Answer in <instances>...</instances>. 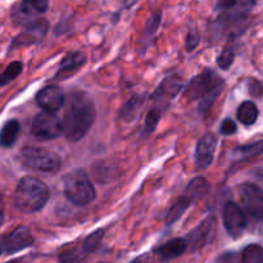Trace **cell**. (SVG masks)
Wrapping results in <instances>:
<instances>
[{
    "label": "cell",
    "mask_w": 263,
    "mask_h": 263,
    "mask_svg": "<svg viewBox=\"0 0 263 263\" xmlns=\"http://www.w3.org/2000/svg\"><path fill=\"white\" fill-rule=\"evenodd\" d=\"M62 135L71 143L85 138L97 118V109L91 98L81 90H74L64 98Z\"/></svg>",
    "instance_id": "obj_1"
},
{
    "label": "cell",
    "mask_w": 263,
    "mask_h": 263,
    "mask_svg": "<svg viewBox=\"0 0 263 263\" xmlns=\"http://www.w3.org/2000/svg\"><path fill=\"white\" fill-rule=\"evenodd\" d=\"M256 5L257 0H216V25L222 32L241 33Z\"/></svg>",
    "instance_id": "obj_2"
},
{
    "label": "cell",
    "mask_w": 263,
    "mask_h": 263,
    "mask_svg": "<svg viewBox=\"0 0 263 263\" xmlns=\"http://www.w3.org/2000/svg\"><path fill=\"white\" fill-rule=\"evenodd\" d=\"M223 86H225L223 79H221L212 69H205L189 82L185 89V98L190 102L199 100L198 109L199 112L205 113L212 107L215 100L220 97Z\"/></svg>",
    "instance_id": "obj_3"
},
{
    "label": "cell",
    "mask_w": 263,
    "mask_h": 263,
    "mask_svg": "<svg viewBox=\"0 0 263 263\" xmlns=\"http://www.w3.org/2000/svg\"><path fill=\"white\" fill-rule=\"evenodd\" d=\"M49 195L48 186L41 180L26 176L18 182L13 194V202L22 213H35L45 207Z\"/></svg>",
    "instance_id": "obj_4"
},
{
    "label": "cell",
    "mask_w": 263,
    "mask_h": 263,
    "mask_svg": "<svg viewBox=\"0 0 263 263\" xmlns=\"http://www.w3.org/2000/svg\"><path fill=\"white\" fill-rule=\"evenodd\" d=\"M63 189L67 199L77 205L90 204L97 197L94 185L84 170H76L66 175Z\"/></svg>",
    "instance_id": "obj_5"
},
{
    "label": "cell",
    "mask_w": 263,
    "mask_h": 263,
    "mask_svg": "<svg viewBox=\"0 0 263 263\" xmlns=\"http://www.w3.org/2000/svg\"><path fill=\"white\" fill-rule=\"evenodd\" d=\"M23 166L43 172H57L62 167V159L54 152L36 146H25L21 151Z\"/></svg>",
    "instance_id": "obj_6"
},
{
    "label": "cell",
    "mask_w": 263,
    "mask_h": 263,
    "mask_svg": "<svg viewBox=\"0 0 263 263\" xmlns=\"http://www.w3.org/2000/svg\"><path fill=\"white\" fill-rule=\"evenodd\" d=\"M33 138L40 141H49L58 139L62 135V121L55 113L44 112L39 113L32 122Z\"/></svg>",
    "instance_id": "obj_7"
},
{
    "label": "cell",
    "mask_w": 263,
    "mask_h": 263,
    "mask_svg": "<svg viewBox=\"0 0 263 263\" xmlns=\"http://www.w3.org/2000/svg\"><path fill=\"white\" fill-rule=\"evenodd\" d=\"M239 197L244 213H248L253 220L261 222L263 216V193L261 187L253 182H246L239 186Z\"/></svg>",
    "instance_id": "obj_8"
},
{
    "label": "cell",
    "mask_w": 263,
    "mask_h": 263,
    "mask_svg": "<svg viewBox=\"0 0 263 263\" xmlns=\"http://www.w3.org/2000/svg\"><path fill=\"white\" fill-rule=\"evenodd\" d=\"M50 0H21L13 5L12 20L15 25H26L31 21L37 20L49 9Z\"/></svg>",
    "instance_id": "obj_9"
},
{
    "label": "cell",
    "mask_w": 263,
    "mask_h": 263,
    "mask_svg": "<svg viewBox=\"0 0 263 263\" xmlns=\"http://www.w3.org/2000/svg\"><path fill=\"white\" fill-rule=\"evenodd\" d=\"M223 226L229 235L234 239H238L243 235L247 229V216L240 205L234 202H228L223 207L222 212Z\"/></svg>",
    "instance_id": "obj_10"
},
{
    "label": "cell",
    "mask_w": 263,
    "mask_h": 263,
    "mask_svg": "<svg viewBox=\"0 0 263 263\" xmlns=\"http://www.w3.org/2000/svg\"><path fill=\"white\" fill-rule=\"evenodd\" d=\"M23 26H25V28L13 40L10 49H14L15 46L18 48V46H26L37 43V41L43 40L49 30V22L45 18H37V20L31 21Z\"/></svg>",
    "instance_id": "obj_11"
},
{
    "label": "cell",
    "mask_w": 263,
    "mask_h": 263,
    "mask_svg": "<svg viewBox=\"0 0 263 263\" xmlns=\"http://www.w3.org/2000/svg\"><path fill=\"white\" fill-rule=\"evenodd\" d=\"M216 229H217V223H216L215 217H208L205 218L203 222H200L197 228L193 231H190L187 238L185 239L187 243V247L189 244L192 246V248L194 251L197 249L204 248L205 246L211 243L213 240V236H215Z\"/></svg>",
    "instance_id": "obj_12"
},
{
    "label": "cell",
    "mask_w": 263,
    "mask_h": 263,
    "mask_svg": "<svg viewBox=\"0 0 263 263\" xmlns=\"http://www.w3.org/2000/svg\"><path fill=\"white\" fill-rule=\"evenodd\" d=\"M33 241L35 239H33L30 229L26 226H18L12 233L3 238L2 248L7 254H14L32 246Z\"/></svg>",
    "instance_id": "obj_13"
},
{
    "label": "cell",
    "mask_w": 263,
    "mask_h": 263,
    "mask_svg": "<svg viewBox=\"0 0 263 263\" xmlns=\"http://www.w3.org/2000/svg\"><path fill=\"white\" fill-rule=\"evenodd\" d=\"M181 90V77L177 76V74H171V76L166 77V79L159 84V86L157 87V90L154 91L153 97L152 98H153V100L157 103L158 107L164 109V108L170 104V102H171Z\"/></svg>",
    "instance_id": "obj_14"
},
{
    "label": "cell",
    "mask_w": 263,
    "mask_h": 263,
    "mask_svg": "<svg viewBox=\"0 0 263 263\" xmlns=\"http://www.w3.org/2000/svg\"><path fill=\"white\" fill-rule=\"evenodd\" d=\"M64 98L66 95L61 87L57 85H49L36 94V103L43 110L57 113L63 108Z\"/></svg>",
    "instance_id": "obj_15"
},
{
    "label": "cell",
    "mask_w": 263,
    "mask_h": 263,
    "mask_svg": "<svg viewBox=\"0 0 263 263\" xmlns=\"http://www.w3.org/2000/svg\"><path fill=\"white\" fill-rule=\"evenodd\" d=\"M217 138L212 133H207L199 139L195 149V166L198 170H204L212 164L215 159Z\"/></svg>",
    "instance_id": "obj_16"
},
{
    "label": "cell",
    "mask_w": 263,
    "mask_h": 263,
    "mask_svg": "<svg viewBox=\"0 0 263 263\" xmlns=\"http://www.w3.org/2000/svg\"><path fill=\"white\" fill-rule=\"evenodd\" d=\"M86 61V54H85L84 51H71V53H68L63 59H62L61 64H59L58 67V71L54 74V79L64 80L67 79V77L72 76V74L76 73L77 71H80V68H81L82 66H85Z\"/></svg>",
    "instance_id": "obj_17"
},
{
    "label": "cell",
    "mask_w": 263,
    "mask_h": 263,
    "mask_svg": "<svg viewBox=\"0 0 263 263\" xmlns=\"http://www.w3.org/2000/svg\"><path fill=\"white\" fill-rule=\"evenodd\" d=\"M186 249H187L186 240L182 238H176L167 241V243H164L163 246H161L159 248H157L156 254L162 262H168V261H172V259L177 258V257L182 256V254L186 252Z\"/></svg>",
    "instance_id": "obj_18"
},
{
    "label": "cell",
    "mask_w": 263,
    "mask_h": 263,
    "mask_svg": "<svg viewBox=\"0 0 263 263\" xmlns=\"http://www.w3.org/2000/svg\"><path fill=\"white\" fill-rule=\"evenodd\" d=\"M144 102H145V100H144L143 95H133V97L123 104V107L121 108L118 117L122 121H125V122H131V121H134L138 117L140 110L143 109Z\"/></svg>",
    "instance_id": "obj_19"
},
{
    "label": "cell",
    "mask_w": 263,
    "mask_h": 263,
    "mask_svg": "<svg viewBox=\"0 0 263 263\" xmlns=\"http://www.w3.org/2000/svg\"><path fill=\"white\" fill-rule=\"evenodd\" d=\"M21 133V123L17 120H9L0 128V146L12 148Z\"/></svg>",
    "instance_id": "obj_20"
},
{
    "label": "cell",
    "mask_w": 263,
    "mask_h": 263,
    "mask_svg": "<svg viewBox=\"0 0 263 263\" xmlns=\"http://www.w3.org/2000/svg\"><path fill=\"white\" fill-rule=\"evenodd\" d=\"M210 189L211 185L208 182V180L203 176H197L187 184L186 189H185V194L193 202H197V200H200L207 197L208 193H210Z\"/></svg>",
    "instance_id": "obj_21"
},
{
    "label": "cell",
    "mask_w": 263,
    "mask_h": 263,
    "mask_svg": "<svg viewBox=\"0 0 263 263\" xmlns=\"http://www.w3.org/2000/svg\"><path fill=\"white\" fill-rule=\"evenodd\" d=\"M193 203L194 202H193L186 194H182L181 197L177 198V199L174 202V204L171 205V208L168 210V212H167V216H166L167 225L171 226L174 225L177 220H180V217H181V216L189 210L190 205H192Z\"/></svg>",
    "instance_id": "obj_22"
},
{
    "label": "cell",
    "mask_w": 263,
    "mask_h": 263,
    "mask_svg": "<svg viewBox=\"0 0 263 263\" xmlns=\"http://www.w3.org/2000/svg\"><path fill=\"white\" fill-rule=\"evenodd\" d=\"M236 116H238V120L240 121L243 125L252 126L257 122V120H258L259 112L257 105L254 104L253 102H251V100H248V102H244L239 105Z\"/></svg>",
    "instance_id": "obj_23"
},
{
    "label": "cell",
    "mask_w": 263,
    "mask_h": 263,
    "mask_svg": "<svg viewBox=\"0 0 263 263\" xmlns=\"http://www.w3.org/2000/svg\"><path fill=\"white\" fill-rule=\"evenodd\" d=\"M86 257L87 253L82 248H71L62 252L58 259L61 263H84L86 261Z\"/></svg>",
    "instance_id": "obj_24"
},
{
    "label": "cell",
    "mask_w": 263,
    "mask_h": 263,
    "mask_svg": "<svg viewBox=\"0 0 263 263\" xmlns=\"http://www.w3.org/2000/svg\"><path fill=\"white\" fill-rule=\"evenodd\" d=\"M23 64L21 62H12L9 66L5 68L4 72L0 73V87L5 86L9 82H12L13 80L17 79L21 73H22Z\"/></svg>",
    "instance_id": "obj_25"
},
{
    "label": "cell",
    "mask_w": 263,
    "mask_h": 263,
    "mask_svg": "<svg viewBox=\"0 0 263 263\" xmlns=\"http://www.w3.org/2000/svg\"><path fill=\"white\" fill-rule=\"evenodd\" d=\"M163 110L164 109H162V108L158 107V105H154V107L152 108L151 110H149L148 115H146V117H145V126H144V133H145V134L154 133V130H156L157 126H158L159 121H161L162 112H163Z\"/></svg>",
    "instance_id": "obj_26"
},
{
    "label": "cell",
    "mask_w": 263,
    "mask_h": 263,
    "mask_svg": "<svg viewBox=\"0 0 263 263\" xmlns=\"http://www.w3.org/2000/svg\"><path fill=\"white\" fill-rule=\"evenodd\" d=\"M241 263H263L262 248L258 244H251L243 251Z\"/></svg>",
    "instance_id": "obj_27"
},
{
    "label": "cell",
    "mask_w": 263,
    "mask_h": 263,
    "mask_svg": "<svg viewBox=\"0 0 263 263\" xmlns=\"http://www.w3.org/2000/svg\"><path fill=\"white\" fill-rule=\"evenodd\" d=\"M103 238H104V230H103V229L95 230L94 233H91L89 236H86V239H85L84 243H82V249H84L87 254L92 253V252L97 251L98 247L100 246Z\"/></svg>",
    "instance_id": "obj_28"
},
{
    "label": "cell",
    "mask_w": 263,
    "mask_h": 263,
    "mask_svg": "<svg viewBox=\"0 0 263 263\" xmlns=\"http://www.w3.org/2000/svg\"><path fill=\"white\" fill-rule=\"evenodd\" d=\"M162 21V12H154L149 15L148 21L145 23V27H144V37L151 39L154 33L158 31L159 25H161Z\"/></svg>",
    "instance_id": "obj_29"
},
{
    "label": "cell",
    "mask_w": 263,
    "mask_h": 263,
    "mask_svg": "<svg viewBox=\"0 0 263 263\" xmlns=\"http://www.w3.org/2000/svg\"><path fill=\"white\" fill-rule=\"evenodd\" d=\"M234 58H235V51H234V48L229 46V48L223 49L220 53L217 58V66L220 67L223 71H228L231 67V64L234 63Z\"/></svg>",
    "instance_id": "obj_30"
},
{
    "label": "cell",
    "mask_w": 263,
    "mask_h": 263,
    "mask_svg": "<svg viewBox=\"0 0 263 263\" xmlns=\"http://www.w3.org/2000/svg\"><path fill=\"white\" fill-rule=\"evenodd\" d=\"M200 41V35L198 33V31L195 28H192L189 30L186 36V40H185V48H186L187 51H193L198 46Z\"/></svg>",
    "instance_id": "obj_31"
},
{
    "label": "cell",
    "mask_w": 263,
    "mask_h": 263,
    "mask_svg": "<svg viewBox=\"0 0 263 263\" xmlns=\"http://www.w3.org/2000/svg\"><path fill=\"white\" fill-rule=\"evenodd\" d=\"M236 131H238V126H236L235 121H233L231 118H225V120L222 121V123H221L220 126V133L222 134V135H234Z\"/></svg>",
    "instance_id": "obj_32"
},
{
    "label": "cell",
    "mask_w": 263,
    "mask_h": 263,
    "mask_svg": "<svg viewBox=\"0 0 263 263\" xmlns=\"http://www.w3.org/2000/svg\"><path fill=\"white\" fill-rule=\"evenodd\" d=\"M249 90H251V94L253 95V97L259 98L262 92L261 82L257 81V80H251V81H249Z\"/></svg>",
    "instance_id": "obj_33"
},
{
    "label": "cell",
    "mask_w": 263,
    "mask_h": 263,
    "mask_svg": "<svg viewBox=\"0 0 263 263\" xmlns=\"http://www.w3.org/2000/svg\"><path fill=\"white\" fill-rule=\"evenodd\" d=\"M149 261H151V259H149L148 254H144V256H140L138 257V258L134 259L131 263H149Z\"/></svg>",
    "instance_id": "obj_34"
},
{
    "label": "cell",
    "mask_w": 263,
    "mask_h": 263,
    "mask_svg": "<svg viewBox=\"0 0 263 263\" xmlns=\"http://www.w3.org/2000/svg\"><path fill=\"white\" fill-rule=\"evenodd\" d=\"M7 263H27L25 261V258H18V259H13V261H9Z\"/></svg>",
    "instance_id": "obj_35"
},
{
    "label": "cell",
    "mask_w": 263,
    "mask_h": 263,
    "mask_svg": "<svg viewBox=\"0 0 263 263\" xmlns=\"http://www.w3.org/2000/svg\"><path fill=\"white\" fill-rule=\"evenodd\" d=\"M4 222V215H3V210H0V226Z\"/></svg>",
    "instance_id": "obj_36"
},
{
    "label": "cell",
    "mask_w": 263,
    "mask_h": 263,
    "mask_svg": "<svg viewBox=\"0 0 263 263\" xmlns=\"http://www.w3.org/2000/svg\"><path fill=\"white\" fill-rule=\"evenodd\" d=\"M0 254H2V249H0Z\"/></svg>",
    "instance_id": "obj_37"
}]
</instances>
